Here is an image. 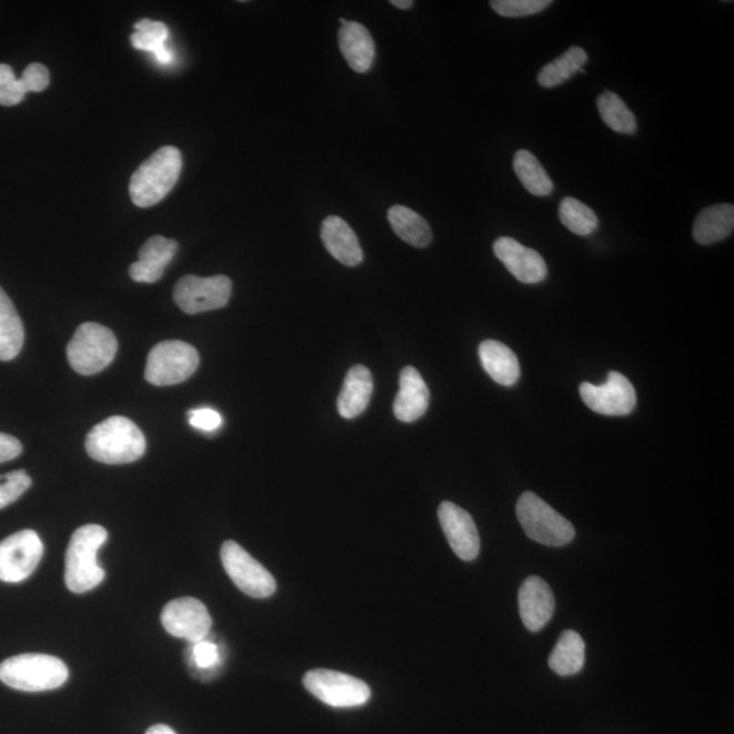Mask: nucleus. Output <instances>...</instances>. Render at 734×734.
I'll return each instance as SVG.
<instances>
[{"mask_svg": "<svg viewBox=\"0 0 734 734\" xmlns=\"http://www.w3.org/2000/svg\"><path fill=\"white\" fill-rule=\"evenodd\" d=\"M339 48L345 62L355 72H368L375 58V44L368 28L358 22L348 21L339 29Z\"/></svg>", "mask_w": 734, "mask_h": 734, "instance_id": "20", "label": "nucleus"}, {"mask_svg": "<svg viewBox=\"0 0 734 734\" xmlns=\"http://www.w3.org/2000/svg\"><path fill=\"white\" fill-rule=\"evenodd\" d=\"M439 520L454 554L465 562L475 561L481 552V537L472 515L453 502H442Z\"/></svg>", "mask_w": 734, "mask_h": 734, "instance_id": "14", "label": "nucleus"}, {"mask_svg": "<svg viewBox=\"0 0 734 734\" xmlns=\"http://www.w3.org/2000/svg\"><path fill=\"white\" fill-rule=\"evenodd\" d=\"M161 622L169 634L191 643L208 639L212 626L208 609L193 597L175 599L168 603L162 610Z\"/></svg>", "mask_w": 734, "mask_h": 734, "instance_id": "13", "label": "nucleus"}, {"mask_svg": "<svg viewBox=\"0 0 734 734\" xmlns=\"http://www.w3.org/2000/svg\"><path fill=\"white\" fill-rule=\"evenodd\" d=\"M399 385L393 403L394 416L404 423L421 420L430 404V391L421 373L415 368H404L400 373Z\"/></svg>", "mask_w": 734, "mask_h": 734, "instance_id": "17", "label": "nucleus"}, {"mask_svg": "<svg viewBox=\"0 0 734 734\" xmlns=\"http://www.w3.org/2000/svg\"><path fill=\"white\" fill-rule=\"evenodd\" d=\"M391 4L400 10H409L414 6V2L412 0H391Z\"/></svg>", "mask_w": 734, "mask_h": 734, "instance_id": "40", "label": "nucleus"}, {"mask_svg": "<svg viewBox=\"0 0 734 734\" xmlns=\"http://www.w3.org/2000/svg\"><path fill=\"white\" fill-rule=\"evenodd\" d=\"M493 248L495 257L521 283L535 284L547 278V264L542 254L520 244L512 237H501Z\"/></svg>", "mask_w": 734, "mask_h": 734, "instance_id": "15", "label": "nucleus"}, {"mask_svg": "<svg viewBox=\"0 0 734 734\" xmlns=\"http://www.w3.org/2000/svg\"><path fill=\"white\" fill-rule=\"evenodd\" d=\"M514 172L525 190L535 197H549L554 191V183L537 158L527 150H520L514 155Z\"/></svg>", "mask_w": 734, "mask_h": 734, "instance_id": "28", "label": "nucleus"}, {"mask_svg": "<svg viewBox=\"0 0 734 734\" xmlns=\"http://www.w3.org/2000/svg\"><path fill=\"white\" fill-rule=\"evenodd\" d=\"M495 13L506 18H520L542 13L552 4L551 0H493Z\"/></svg>", "mask_w": 734, "mask_h": 734, "instance_id": "33", "label": "nucleus"}, {"mask_svg": "<svg viewBox=\"0 0 734 734\" xmlns=\"http://www.w3.org/2000/svg\"><path fill=\"white\" fill-rule=\"evenodd\" d=\"M233 283L228 276L199 278L187 275L175 283L173 299L175 305L187 314L215 311L228 305Z\"/></svg>", "mask_w": 734, "mask_h": 734, "instance_id": "10", "label": "nucleus"}, {"mask_svg": "<svg viewBox=\"0 0 734 734\" xmlns=\"http://www.w3.org/2000/svg\"><path fill=\"white\" fill-rule=\"evenodd\" d=\"M188 422H190L192 428L211 433L222 426L223 420L220 412L209 409V406H203V409L188 411Z\"/></svg>", "mask_w": 734, "mask_h": 734, "instance_id": "37", "label": "nucleus"}, {"mask_svg": "<svg viewBox=\"0 0 734 734\" xmlns=\"http://www.w3.org/2000/svg\"><path fill=\"white\" fill-rule=\"evenodd\" d=\"M479 358L485 373L502 386H513L521 370L519 358L507 345L496 341H484L479 345Z\"/></svg>", "mask_w": 734, "mask_h": 734, "instance_id": "22", "label": "nucleus"}, {"mask_svg": "<svg viewBox=\"0 0 734 734\" xmlns=\"http://www.w3.org/2000/svg\"><path fill=\"white\" fill-rule=\"evenodd\" d=\"M520 616L532 633L543 630L554 616L555 596L550 585L537 575L527 577L519 592Z\"/></svg>", "mask_w": 734, "mask_h": 734, "instance_id": "16", "label": "nucleus"}, {"mask_svg": "<svg viewBox=\"0 0 734 734\" xmlns=\"http://www.w3.org/2000/svg\"><path fill=\"white\" fill-rule=\"evenodd\" d=\"M223 569L241 592L253 599L271 597L276 591V581L262 563L233 540L222 544Z\"/></svg>", "mask_w": 734, "mask_h": 734, "instance_id": "9", "label": "nucleus"}, {"mask_svg": "<svg viewBox=\"0 0 734 734\" xmlns=\"http://www.w3.org/2000/svg\"><path fill=\"white\" fill-rule=\"evenodd\" d=\"M733 204H715L702 210L696 217L693 237L700 245H713L715 242L727 239L733 233Z\"/></svg>", "mask_w": 734, "mask_h": 734, "instance_id": "23", "label": "nucleus"}, {"mask_svg": "<svg viewBox=\"0 0 734 734\" xmlns=\"http://www.w3.org/2000/svg\"><path fill=\"white\" fill-rule=\"evenodd\" d=\"M188 663L192 665L193 670L211 673L222 663L221 648L215 642L208 639L193 642L188 648Z\"/></svg>", "mask_w": 734, "mask_h": 734, "instance_id": "32", "label": "nucleus"}, {"mask_svg": "<svg viewBox=\"0 0 734 734\" xmlns=\"http://www.w3.org/2000/svg\"><path fill=\"white\" fill-rule=\"evenodd\" d=\"M580 394L582 402L600 415H629L636 405V393L633 384L619 372H611L604 385L582 382Z\"/></svg>", "mask_w": 734, "mask_h": 734, "instance_id": "12", "label": "nucleus"}, {"mask_svg": "<svg viewBox=\"0 0 734 734\" xmlns=\"http://www.w3.org/2000/svg\"><path fill=\"white\" fill-rule=\"evenodd\" d=\"M145 734H175V732L172 730V727H169L167 725H154L151 726Z\"/></svg>", "mask_w": 734, "mask_h": 734, "instance_id": "39", "label": "nucleus"}, {"mask_svg": "<svg viewBox=\"0 0 734 734\" xmlns=\"http://www.w3.org/2000/svg\"><path fill=\"white\" fill-rule=\"evenodd\" d=\"M169 39V28L165 23L151 20L139 21L135 26V33L131 36V44L137 50L160 52L167 48Z\"/></svg>", "mask_w": 734, "mask_h": 734, "instance_id": "31", "label": "nucleus"}, {"mask_svg": "<svg viewBox=\"0 0 734 734\" xmlns=\"http://www.w3.org/2000/svg\"><path fill=\"white\" fill-rule=\"evenodd\" d=\"M373 375L366 366L355 365L345 375L338 398V411L345 420H354L368 409L373 393Z\"/></svg>", "mask_w": 734, "mask_h": 734, "instance_id": "21", "label": "nucleus"}, {"mask_svg": "<svg viewBox=\"0 0 734 734\" xmlns=\"http://www.w3.org/2000/svg\"><path fill=\"white\" fill-rule=\"evenodd\" d=\"M393 232L406 244L415 248H426L433 241L432 228L424 218L405 205H393L388 211Z\"/></svg>", "mask_w": 734, "mask_h": 734, "instance_id": "25", "label": "nucleus"}, {"mask_svg": "<svg viewBox=\"0 0 734 734\" xmlns=\"http://www.w3.org/2000/svg\"><path fill=\"white\" fill-rule=\"evenodd\" d=\"M179 251V242L162 235L151 237L139 251V260L130 267V276L139 283H155L160 281L174 254Z\"/></svg>", "mask_w": 734, "mask_h": 734, "instance_id": "18", "label": "nucleus"}, {"mask_svg": "<svg viewBox=\"0 0 734 734\" xmlns=\"http://www.w3.org/2000/svg\"><path fill=\"white\" fill-rule=\"evenodd\" d=\"M515 512L526 536L533 542L549 547H563L575 536L572 523L536 494L521 495Z\"/></svg>", "mask_w": 734, "mask_h": 734, "instance_id": "5", "label": "nucleus"}, {"mask_svg": "<svg viewBox=\"0 0 734 734\" xmlns=\"http://www.w3.org/2000/svg\"><path fill=\"white\" fill-rule=\"evenodd\" d=\"M118 353V341L107 326L84 323L78 326L69 345L67 358L72 369L82 375H93L104 370Z\"/></svg>", "mask_w": 734, "mask_h": 734, "instance_id": "6", "label": "nucleus"}, {"mask_svg": "<svg viewBox=\"0 0 734 734\" xmlns=\"http://www.w3.org/2000/svg\"><path fill=\"white\" fill-rule=\"evenodd\" d=\"M26 95L27 90L16 78L13 69L9 64H0V105H18Z\"/></svg>", "mask_w": 734, "mask_h": 734, "instance_id": "35", "label": "nucleus"}, {"mask_svg": "<svg viewBox=\"0 0 734 734\" xmlns=\"http://www.w3.org/2000/svg\"><path fill=\"white\" fill-rule=\"evenodd\" d=\"M32 479L23 470L0 475V509L11 505L29 490Z\"/></svg>", "mask_w": 734, "mask_h": 734, "instance_id": "34", "label": "nucleus"}, {"mask_svg": "<svg viewBox=\"0 0 734 734\" xmlns=\"http://www.w3.org/2000/svg\"><path fill=\"white\" fill-rule=\"evenodd\" d=\"M21 452V442L16 436L0 433V464L17 459Z\"/></svg>", "mask_w": 734, "mask_h": 734, "instance_id": "38", "label": "nucleus"}, {"mask_svg": "<svg viewBox=\"0 0 734 734\" xmlns=\"http://www.w3.org/2000/svg\"><path fill=\"white\" fill-rule=\"evenodd\" d=\"M600 117L612 131L634 135L636 119L624 101L614 92H604L597 99Z\"/></svg>", "mask_w": 734, "mask_h": 734, "instance_id": "29", "label": "nucleus"}, {"mask_svg": "<svg viewBox=\"0 0 734 734\" xmlns=\"http://www.w3.org/2000/svg\"><path fill=\"white\" fill-rule=\"evenodd\" d=\"M145 436L129 418L112 416L97 424L87 436L84 448L100 463L130 464L145 452Z\"/></svg>", "mask_w": 734, "mask_h": 734, "instance_id": "1", "label": "nucleus"}, {"mask_svg": "<svg viewBox=\"0 0 734 734\" xmlns=\"http://www.w3.org/2000/svg\"><path fill=\"white\" fill-rule=\"evenodd\" d=\"M108 532L104 526L89 524L72 533L66 552V586L72 593L94 590L105 579V572L97 562V552L105 544Z\"/></svg>", "mask_w": 734, "mask_h": 734, "instance_id": "2", "label": "nucleus"}, {"mask_svg": "<svg viewBox=\"0 0 734 734\" xmlns=\"http://www.w3.org/2000/svg\"><path fill=\"white\" fill-rule=\"evenodd\" d=\"M303 685L325 705L338 708L365 705L372 696L365 682L348 673L330 670L309 671L303 677Z\"/></svg>", "mask_w": 734, "mask_h": 734, "instance_id": "8", "label": "nucleus"}, {"mask_svg": "<svg viewBox=\"0 0 734 734\" xmlns=\"http://www.w3.org/2000/svg\"><path fill=\"white\" fill-rule=\"evenodd\" d=\"M549 665L560 676H574L584 668L585 642L577 631L566 630L562 633L551 653Z\"/></svg>", "mask_w": 734, "mask_h": 734, "instance_id": "24", "label": "nucleus"}, {"mask_svg": "<svg viewBox=\"0 0 734 734\" xmlns=\"http://www.w3.org/2000/svg\"><path fill=\"white\" fill-rule=\"evenodd\" d=\"M183 168L180 150L165 145L145 160L132 174L130 195L138 208L160 203L173 190Z\"/></svg>", "mask_w": 734, "mask_h": 734, "instance_id": "3", "label": "nucleus"}, {"mask_svg": "<svg viewBox=\"0 0 734 734\" xmlns=\"http://www.w3.org/2000/svg\"><path fill=\"white\" fill-rule=\"evenodd\" d=\"M26 330L13 301L0 288V361H11L20 354Z\"/></svg>", "mask_w": 734, "mask_h": 734, "instance_id": "26", "label": "nucleus"}, {"mask_svg": "<svg viewBox=\"0 0 734 734\" xmlns=\"http://www.w3.org/2000/svg\"><path fill=\"white\" fill-rule=\"evenodd\" d=\"M44 554L41 539L32 530H23L0 542V581L17 584L34 573Z\"/></svg>", "mask_w": 734, "mask_h": 734, "instance_id": "11", "label": "nucleus"}, {"mask_svg": "<svg viewBox=\"0 0 734 734\" xmlns=\"http://www.w3.org/2000/svg\"><path fill=\"white\" fill-rule=\"evenodd\" d=\"M560 220L570 232L585 237L596 232L599 218L596 212L574 198L563 199L560 205Z\"/></svg>", "mask_w": 734, "mask_h": 734, "instance_id": "30", "label": "nucleus"}, {"mask_svg": "<svg viewBox=\"0 0 734 734\" xmlns=\"http://www.w3.org/2000/svg\"><path fill=\"white\" fill-rule=\"evenodd\" d=\"M339 21H341L342 26H344V23L348 22V20H344V18H341V20Z\"/></svg>", "mask_w": 734, "mask_h": 734, "instance_id": "41", "label": "nucleus"}, {"mask_svg": "<svg viewBox=\"0 0 734 734\" xmlns=\"http://www.w3.org/2000/svg\"><path fill=\"white\" fill-rule=\"evenodd\" d=\"M22 87L29 92H42L50 87V71L41 63L29 64L20 79Z\"/></svg>", "mask_w": 734, "mask_h": 734, "instance_id": "36", "label": "nucleus"}, {"mask_svg": "<svg viewBox=\"0 0 734 734\" xmlns=\"http://www.w3.org/2000/svg\"><path fill=\"white\" fill-rule=\"evenodd\" d=\"M200 363L198 350L180 341L158 343L145 363L144 379L155 386L178 385L191 378Z\"/></svg>", "mask_w": 734, "mask_h": 734, "instance_id": "7", "label": "nucleus"}, {"mask_svg": "<svg viewBox=\"0 0 734 734\" xmlns=\"http://www.w3.org/2000/svg\"><path fill=\"white\" fill-rule=\"evenodd\" d=\"M321 241L325 250L348 267L360 265L363 260V251L354 230L341 217H326L321 224Z\"/></svg>", "mask_w": 734, "mask_h": 734, "instance_id": "19", "label": "nucleus"}, {"mask_svg": "<svg viewBox=\"0 0 734 734\" xmlns=\"http://www.w3.org/2000/svg\"><path fill=\"white\" fill-rule=\"evenodd\" d=\"M586 62L587 53L584 48H569L562 57L552 60L551 63L545 64L543 69L540 70L537 82L540 87L544 89L560 87V84L569 81V79L573 78L577 72H581Z\"/></svg>", "mask_w": 734, "mask_h": 734, "instance_id": "27", "label": "nucleus"}, {"mask_svg": "<svg viewBox=\"0 0 734 734\" xmlns=\"http://www.w3.org/2000/svg\"><path fill=\"white\" fill-rule=\"evenodd\" d=\"M67 678L69 668L63 661L48 654H20L0 664V682L26 693L62 687Z\"/></svg>", "mask_w": 734, "mask_h": 734, "instance_id": "4", "label": "nucleus"}]
</instances>
